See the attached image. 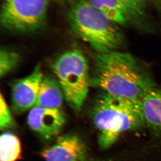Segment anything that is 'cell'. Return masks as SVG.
<instances>
[{
  "label": "cell",
  "instance_id": "1",
  "mask_svg": "<svg viewBox=\"0 0 161 161\" xmlns=\"http://www.w3.org/2000/svg\"><path fill=\"white\" fill-rule=\"evenodd\" d=\"M92 82L104 92L136 101L155 87L134 56L117 50L94 55Z\"/></svg>",
  "mask_w": 161,
  "mask_h": 161
},
{
  "label": "cell",
  "instance_id": "2",
  "mask_svg": "<svg viewBox=\"0 0 161 161\" xmlns=\"http://www.w3.org/2000/svg\"><path fill=\"white\" fill-rule=\"evenodd\" d=\"M70 29L96 53L117 51L124 37L119 25L88 0H74L67 14Z\"/></svg>",
  "mask_w": 161,
  "mask_h": 161
},
{
  "label": "cell",
  "instance_id": "3",
  "mask_svg": "<svg viewBox=\"0 0 161 161\" xmlns=\"http://www.w3.org/2000/svg\"><path fill=\"white\" fill-rule=\"evenodd\" d=\"M93 120L99 132V145L107 149L121 134L145 124L140 101L133 100L104 92L96 101Z\"/></svg>",
  "mask_w": 161,
  "mask_h": 161
},
{
  "label": "cell",
  "instance_id": "4",
  "mask_svg": "<svg viewBox=\"0 0 161 161\" xmlns=\"http://www.w3.org/2000/svg\"><path fill=\"white\" fill-rule=\"evenodd\" d=\"M52 69L68 103L75 109L80 108L91 83L85 55L78 49L67 51L55 61Z\"/></svg>",
  "mask_w": 161,
  "mask_h": 161
},
{
  "label": "cell",
  "instance_id": "5",
  "mask_svg": "<svg viewBox=\"0 0 161 161\" xmlns=\"http://www.w3.org/2000/svg\"><path fill=\"white\" fill-rule=\"evenodd\" d=\"M50 0H3L2 27L15 33L36 32L46 25Z\"/></svg>",
  "mask_w": 161,
  "mask_h": 161
},
{
  "label": "cell",
  "instance_id": "6",
  "mask_svg": "<svg viewBox=\"0 0 161 161\" xmlns=\"http://www.w3.org/2000/svg\"><path fill=\"white\" fill-rule=\"evenodd\" d=\"M119 25L134 23L145 12V0H88Z\"/></svg>",
  "mask_w": 161,
  "mask_h": 161
},
{
  "label": "cell",
  "instance_id": "7",
  "mask_svg": "<svg viewBox=\"0 0 161 161\" xmlns=\"http://www.w3.org/2000/svg\"><path fill=\"white\" fill-rule=\"evenodd\" d=\"M44 77L41 66L38 65L29 74L14 82L12 95L16 112H24L35 105Z\"/></svg>",
  "mask_w": 161,
  "mask_h": 161
},
{
  "label": "cell",
  "instance_id": "8",
  "mask_svg": "<svg viewBox=\"0 0 161 161\" xmlns=\"http://www.w3.org/2000/svg\"><path fill=\"white\" fill-rule=\"evenodd\" d=\"M65 117L59 109H51L34 106L28 115V124L31 129L46 139L58 135L65 123Z\"/></svg>",
  "mask_w": 161,
  "mask_h": 161
},
{
  "label": "cell",
  "instance_id": "9",
  "mask_svg": "<svg viewBox=\"0 0 161 161\" xmlns=\"http://www.w3.org/2000/svg\"><path fill=\"white\" fill-rule=\"evenodd\" d=\"M86 155L85 145L73 135L59 137L53 145L41 153L45 161H85Z\"/></svg>",
  "mask_w": 161,
  "mask_h": 161
},
{
  "label": "cell",
  "instance_id": "10",
  "mask_svg": "<svg viewBox=\"0 0 161 161\" xmlns=\"http://www.w3.org/2000/svg\"><path fill=\"white\" fill-rule=\"evenodd\" d=\"M145 124L157 133H161V88L154 87L140 100Z\"/></svg>",
  "mask_w": 161,
  "mask_h": 161
},
{
  "label": "cell",
  "instance_id": "11",
  "mask_svg": "<svg viewBox=\"0 0 161 161\" xmlns=\"http://www.w3.org/2000/svg\"><path fill=\"white\" fill-rule=\"evenodd\" d=\"M64 96L57 79L50 76H44L35 106L51 109H59L62 104Z\"/></svg>",
  "mask_w": 161,
  "mask_h": 161
},
{
  "label": "cell",
  "instance_id": "12",
  "mask_svg": "<svg viewBox=\"0 0 161 161\" xmlns=\"http://www.w3.org/2000/svg\"><path fill=\"white\" fill-rule=\"evenodd\" d=\"M1 161H16L20 158L21 144L14 134L5 132L0 138Z\"/></svg>",
  "mask_w": 161,
  "mask_h": 161
},
{
  "label": "cell",
  "instance_id": "13",
  "mask_svg": "<svg viewBox=\"0 0 161 161\" xmlns=\"http://www.w3.org/2000/svg\"><path fill=\"white\" fill-rule=\"evenodd\" d=\"M20 61V55L15 51L2 47L0 50V76L4 77L16 68Z\"/></svg>",
  "mask_w": 161,
  "mask_h": 161
},
{
  "label": "cell",
  "instance_id": "14",
  "mask_svg": "<svg viewBox=\"0 0 161 161\" xmlns=\"http://www.w3.org/2000/svg\"><path fill=\"white\" fill-rule=\"evenodd\" d=\"M14 121L11 115L3 95L1 94L0 98V127L1 129H6L12 127Z\"/></svg>",
  "mask_w": 161,
  "mask_h": 161
},
{
  "label": "cell",
  "instance_id": "15",
  "mask_svg": "<svg viewBox=\"0 0 161 161\" xmlns=\"http://www.w3.org/2000/svg\"><path fill=\"white\" fill-rule=\"evenodd\" d=\"M154 2L161 8V0H153Z\"/></svg>",
  "mask_w": 161,
  "mask_h": 161
}]
</instances>
